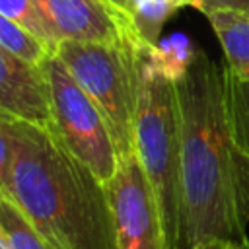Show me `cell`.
Masks as SVG:
<instances>
[{
  "label": "cell",
  "mask_w": 249,
  "mask_h": 249,
  "mask_svg": "<svg viewBox=\"0 0 249 249\" xmlns=\"http://www.w3.org/2000/svg\"><path fill=\"white\" fill-rule=\"evenodd\" d=\"M179 121L183 249L202 239L247 241L224 105V72L204 51L173 82Z\"/></svg>",
  "instance_id": "6da1fadb"
},
{
  "label": "cell",
  "mask_w": 249,
  "mask_h": 249,
  "mask_svg": "<svg viewBox=\"0 0 249 249\" xmlns=\"http://www.w3.org/2000/svg\"><path fill=\"white\" fill-rule=\"evenodd\" d=\"M6 193L56 249H115L107 185L58 138L53 124L10 117Z\"/></svg>",
  "instance_id": "7a4b0ae2"
},
{
  "label": "cell",
  "mask_w": 249,
  "mask_h": 249,
  "mask_svg": "<svg viewBox=\"0 0 249 249\" xmlns=\"http://www.w3.org/2000/svg\"><path fill=\"white\" fill-rule=\"evenodd\" d=\"M134 156L152 189L165 249H183V195L175 86L138 58V103L134 119Z\"/></svg>",
  "instance_id": "3957f363"
},
{
  "label": "cell",
  "mask_w": 249,
  "mask_h": 249,
  "mask_svg": "<svg viewBox=\"0 0 249 249\" xmlns=\"http://www.w3.org/2000/svg\"><path fill=\"white\" fill-rule=\"evenodd\" d=\"M142 49L138 41H60L53 51L103 113L121 160L134 154L138 58Z\"/></svg>",
  "instance_id": "277c9868"
},
{
  "label": "cell",
  "mask_w": 249,
  "mask_h": 249,
  "mask_svg": "<svg viewBox=\"0 0 249 249\" xmlns=\"http://www.w3.org/2000/svg\"><path fill=\"white\" fill-rule=\"evenodd\" d=\"M41 66L49 86L51 124L54 132L64 146L107 185L117 173L121 158L103 113L54 53H51Z\"/></svg>",
  "instance_id": "5b68a950"
},
{
  "label": "cell",
  "mask_w": 249,
  "mask_h": 249,
  "mask_svg": "<svg viewBox=\"0 0 249 249\" xmlns=\"http://www.w3.org/2000/svg\"><path fill=\"white\" fill-rule=\"evenodd\" d=\"M115 249H165L158 206L138 158L121 160L117 173L107 183Z\"/></svg>",
  "instance_id": "8992f818"
},
{
  "label": "cell",
  "mask_w": 249,
  "mask_h": 249,
  "mask_svg": "<svg viewBox=\"0 0 249 249\" xmlns=\"http://www.w3.org/2000/svg\"><path fill=\"white\" fill-rule=\"evenodd\" d=\"M56 45L138 41L128 16L107 0H35ZM140 43V41H138Z\"/></svg>",
  "instance_id": "52a82bcc"
},
{
  "label": "cell",
  "mask_w": 249,
  "mask_h": 249,
  "mask_svg": "<svg viewBox=\"0 0 249 249\" xmlns=\"http://www.w3.org/2000/svg\"><path fill=\"white\" fill-rule=\"evenodd\" d=\"M0 113L37 124H51V99L43 66L0 47Z\"/></svg>",
  "instance_id": "ba28073f"
},
{
  "label": "cell",
  "mask_w": 249,
  "mask_h": 249,
  "mask_svg": "<svg viewBox=\"0 0 249 249\" xmlns=\"http://www.w3.org/2000/svg\"><path fill=\"white\" fill-rule=\"evenodd\" d=\"M224 72V105L228 130L235 160L239 196L245 220L249 222V80L231 72L226 64Z\"/></svg>",
  "instance_id": "9c48e42d"
},
{
  "label": "cell",
  "mask_w": 249,
  "mask_h": 249,
  "mask_svg": "<svg viewBox=\"0 0 249 249\" xmlns=\"http://www.w3.org/2000/svg\"><path fill=\"white\" fill-rule=\"evenodd\" d=\"M206 18L222 45L226 66L249 80V12L214 10Z\"/></svg>",
  "instance_id": "30bf717a"
},
{
  "label": "cell",
  "mask_w": 249,
  "mask_h": 249,
  "mask_svg": "<svg viewBox=\"0 0 249 249\" xmlns=\"http://www.w3.org/2000/svg\"><path fill=\"white\" fill-rule=\"evenodd\" d=\"M193 0H126V16L130 27L144 49L154 47L161 39L163 23Z\"/></svg>",
  "instance_id": "8fae6325"
},
{
  "label": "cell",
  "mask_w": 249,
  "mask_h": 249,
  "mask_svg": "<svg viewBox=\"0 0 249 249\" xmlns=\"http://www.w3.org/2000/svg\"><path fill=\"white\" fill-rule=\"evenodd\" d=\"M196 53L198 47L191 41V37L175 31L167 37H161L154 47L146 49V58L160 76L167 78L169 82H177L196 58Z\"/></svg>",
  "instance_id": "7c38bea8"
},
{
  "label": "cell",
  "mask_w": 249,
  "mask_h": 249,
  "mask_svg": "<svg viewBox=\"0 0 249 249\" xmlns=\"http://www.w3.org/2000/svg\"><path fill=\"white\" fill-rule=\"evenodd\" d=\"M0 228L10 249H56L6 191H0Z\"/></svg>",
  "instance_id": "4fadbf2b"
},
{
  "label": "cell",
  "mask_w": 249,
  "mask_h": 249,
  "mask_svg": "<svg viewBox=\"0 0 249 249\" xmlns=\"http://www.w3.org/2000/svg\"><path fill=\"white\" fill-rule=\"evenodd\" d=\"M0 47L8 53L31 62V64H43L45 58L53 53V49L35 37L29 29L19 25L18 21L10 19L8 16L0 14Z\"/></svg>",
  "instance_id": "5bb4252c"
},
{
  "label": "cell",
  "mask_w": 249,
  "mask_h": 249,
  "mask_svg": "<svg viewBox=\"0 0 249 249\" xmlns=\"http://www.w3.org/2000/svg\"><path fill=\"white\" fill-rule=\"evenodd\" d=\"M0 14L8 16L10 19H14L19 25H23L25 29H29L35 37L45 41L54 51L56 41H54L35 0H0Z\"/></svg>",
  "instance_id": "9a60e30c"
},
{
  "label": "cell",
  "mask_w": 249,
  "mask_h": 249,
  "mask_svg": "<svg viewBox=\"0 0 249 249\" xmlns=\"http://www.w3.org/2000/svg\"><path fill=\"white\" fill-rule=\"evenodd\" d=\"M12 134H10V117L0 113V191H6L10 167H12Z\"/></svg>",
  "instance_id": "2e32d148"
},
{
  "label": "cell",
  "mask_w": 249,
  "mask_h": 249,
  "mask_svg": "<svg viewBox=\"0 0 249 249\" xmlns=\"http://www.w3.org/2000/svg\"><path fill=\"white\" fill-rule=\"evenodd\" d=\"M193 8L202 12L204 16L214 10H241L249 12V0H193Z\"/></svg>",
  "instance_id": "e0dca14e"
},
{
  "label": "cell",
  "mask_w": 249,
  "mask_h": 249,
  "mask_svg": "<svg viewBox=\"0 0 249 249\" xmlns=\"http://www.w3.org/2000/svg\"><path fill=\"white\" fill-rule=\"evenodd\" d=\"M191 249H249V239L247 241H233V239H202Z\"/></svg>",
  "instance_id": "ac0fdd59"
},
{
  "label": "cell",
  "mask_w": 249,
  "mask_h": 249,
  "mask_svg": "<svg viewBox=\"0 0 249 249\" xmlns=\"http://www.w3.org/2000/svg\"><path fill=\"white\" fill-rule=\"evenodd\" d=\"M107 2H111L115 8H119L123 14H126V0H107Z\"/></svg>",
  "instance_id": "d6986e66"
},
{
  "label": "cell",
  "mask_w": 249,
  "mask_h": 249,
  "mask_svg": "<svg viewBox=\"0 0 249 249\" xmlns=\"http://www.w3.org/2000/svg\"><path fill=\"white\" fill-rule=\"evenodd\" d=\"M0 249H10V247H8V241H6V237H4L2 228H0Z\"/></svg>",
  "instance_id": "ffe728a7"
}]
</instances>
